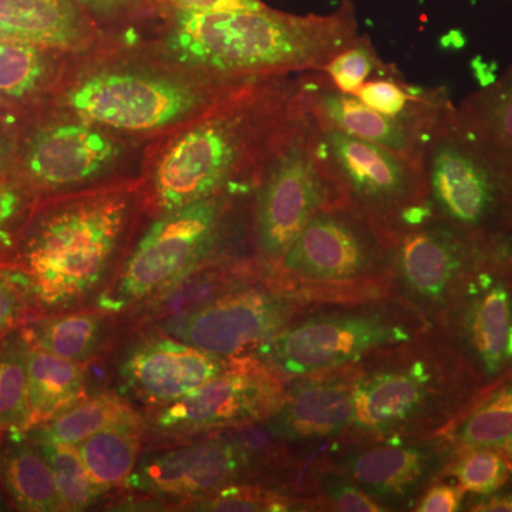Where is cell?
<instances>
[{"label":"cell","instance_id":"bcb514c9","mask_svg":"<svg viewBox=\"0 0 512 512\" xmlns=\"http://www.w3.org/2000/svg\"><path fill=\"white\" fill-rule=\"evenodd\" d=\"M505 453H507L508 458H510L511 466H512V437L507 443L504 444Z\"/></svg>","mask_w":512,"mask_h":512},{"label":"cell","instance_id":"5bb4252c","mask_svg":"<svg viewBox=\"0 0 512 512\" xmlns=\"http://www.w3.org/2000/svg\"><path fill=\"white\" fill-rule=\"evenodd\" d=\"M457 448L443 434L335 440L328 463L350 478L384 511H413L427 487L444 470Z\"/></svg>","mask_w":512,"mask_h":512},{"label":"cell","instance_id":"9a60e30c","mask_svg":"<svg viewBox=\"0 0 512 512\" xmlns=\"http://www.w3.org/2000/svg\"><path fill=\"white\" fill-rule=\"evenodd\" d=\"M284 384L252 357H234L221 375L157 407L148 427L157 439L177 440L258 423L275 412Z\"/></svg>","mask_w":512,"mask_h":512},{"label":"cell","instance_id":"3957f363","mask_svg":"<svg viewBox=\"0 0 512 512\" xmlns=\"http://www.w3.org/2000/svg\"><path fill=\"white\" fill-rule=\"evenodd\" d=\"M170 15L165 60L232 79L323 69L357 37L352 0H343L335 13L325 16H295L265 6Z\"/></svg>","mask_w":512,"mask_h":512},{"label":"cell","instance_id":"8d00e7d4","mask_svg":"<svg viewBox=\"0 0 512 512\" xmlns=\"http://www.w3.org/2000/svg\"><path fill=\"white\" fill-rule=\"evenodd\" d=\"M309 511L383 512L382 505L350 478L329 466L320 474Z\"/></svg>","mask_w":512,"mask_h":512},{"label":"cell","instance_id":"8fae6325","mask_svg":"<svg viewBox=\"0 0 512 512\" xmlns=\"http://www.w3.org/2000/svg\"><path fill=\"white\" fill-rule=\"evenodd\" d=\"M252 207L255 261L268 281L282 256L323 208L343 202L320 160L306 110L259 174Z\"/></svg>","mask_w":512,"mask_h":512},{"label":"cell","instance_id":"8992f818","mask_svg":"<svg viewBox=\"0 0 512 512\" xmlns=\"http://www.w3.org/2000/svg\"><path fill=\"white\" fill-rule=\"evenodd\" d=\"M433 329L397 293L345 301L308 302L295 318L248 353L282 380L355 365L376 350Z\"/></svg>","mask_w":512,"mask_h":512},{"label":"cell","instance_id":"836d02e7","mask_svg":"<svg viewBox=\"0 0 512 512\" xmlns=\"http://www.w3.org/2000/svg\"><path fill=\"white\" fill-rule=\"evenodd\" d=\"M55 474L64 511H84L103 497L87 473L77 444L36 443Z\"/></svg>","mask_w":512,"mask_h":512},{"label":"cell","instance_id":"ab89813d","mask_svg":"<svg viewBox=\"0 0 512 512\" xmlns=\"http://www.w3.org/2000/svg\"><path fill=\"white\" fill-rule=\"evenodd\" d=\"M466 491L447 477H439L420 495L413 511L416 512H454L463 510L466 503Z\"/></svg>","mask_w":512,"mask_h":512},{"label":"cell","instance_id":"30bf717a","mask_svg":"<svg viewBox=\"0 0 512 512\" xmlns=\"http://www.w3.org/2000/svg\"><path fill=\"white\" fill-rule=\"evenodd\" d=\"M313 123L316 150L343 202L394 244L407 228L433 217L424 164Z\"/></svg>","mask_w":512,"mask_h":512},{"label":"cell","instance_id":"6da1fadb","mask_svg":"<svg viewBox=\"0 0 512 512\" xmlns=\"http://www.w3.org/2000/svg\"><path fill=\"white\" fill-rule=\"evenodd\" d=\"M298 80L255 77L183 126L151 173V194L163 212L221 192L254 188L269 158L305 114Z\"/></svg>","mask_w":512,"mask_h":512},{"label":"cell","instance_id":"277c9868","mask_svg":"<svg viewBox=\"0 0 512 512\" xmlns=\"http://www.w3.org/2000/svg\"><path fill=\"white\" fill-rule=\"evenodd\" d=\"M483 393L473 367L431 329L355 363V413L343 440L439 434Z\"/></svg>","mask_w":512,"mask_h":512},{"label":"cell","instance_id":"9c48e42d","mask_svg":"<svg viewBox=\"0 0 512 512\" xmlns=\"http://www.w3.org/2000/svg\"><path fill=\"white\" fill-rule=\"evenodd\" d=\"M239 194L221 192L160 214L96 299L97 309L107 315H120L147 306L207 264L224 238Z\"/></svg>","mask_w":512,"mask_h":512},{"label":"cell","instance_id":"d6a6232c","mask_svg":"<svg viewBox=\"0 0 512 512\" xmlns=\"http://www.w3.org/2000/svg\"><path fill=\"white\" fill-rule=\"evenodd\" d=\"M443 477L456 481L470 497L497 493L512 481L510 458L501 446H477L457 450Z\"/></svg>","mask_w":512,"mask_h":512},{"label":"cell","instance_id":"f1b7e54d","mask_svg":"<svg viewBox=\"0 0 512 512\" xmlns=\"http://www.w3.org/2000/svg\"><path fill=\"white\" fill-rule=\"evenodd\" d=\"M461 123L512 167V64L495 82L456 107Z\"/></svg>","mask_w":512,"mask_h":512},{"label":"cell","instance_id":"83f0119b","mask_svg":"<svg viewBox=\"0 0 512 512\" xmlns=\"http://www.w3.org/2000/svg\"><path fill=\"white\" fill-rule=\"evenodd\" d=\"M146 430L143 419L124 421L77 444L87 473L104 494L126 484L136 470Z\"/></svg>","mask_w":512,"mask_h":512},{"label":"cell","instance_id":"ee69618b","mask_svg":"<svg viewBox=\"0 0 512 512\" xmlns=\"http://www.w3.org/2000/svg\"><path fill=\"white\" fill-rule=\"evenodd\" d=\"M18 136L9 124L0 121V181L10 177L15 164Z\"/></svg>","mask_w":512,"mask_h":512},{"label":"cell","instance_id":"1f68e13d","mask_svg":"<svg viewBox=\"0 0 512 512\" xmlns=\"http://www.w3.org/2000/svg\"><path fill=\"white\" fill-rule=\"evenodd\" d=\"M29 345L20 328L0 338V431H28Z\"/></svg>","mask_w":512,"mask_h":512},{"label":"cell","instance_id":"4dcf8cb0","mask_svg":"<svg viewBox=\"0 0 512 512\" xmlns=\"http://www.w3.org/2000/svg\"><path fill=\"white\" fill-rule=\"evenodd\" d=\"M137 419L141 417L119 394L99 393L25 433L35 443L79 444L107 427Z\"/></svg>","mask_w":512,"mask_h":512},{"label":"cell","instance_id":"f6af8a7d","mask_svg":"<svg viewBox=\"0 0 512 512\" xmlns=\"http://www.w3.org/2000/svg\"><path fill=\"white\" fill-rule=\"evenodd\" d=\"M507 264H508V269H510V274H511V278H512V237L510 238V241H508Z\"/></svg>","mask_w":512,"mask_h":512},{"label":"cell","instance_id":"44dd1931","mask_svg":"<svg viewBox=\"0 0 512 512\" xmlns=\"http://www.w3.org/2000/svg\"><path fill=\"white\" fill-rule=\"evenodd\" d=\"M306 110L319 126L342 131L423 164L426 140L400 121L370 109L355 94L340 92L320 70L298 79Z\"/></svg>","mask_w":512,"mask_h":512},{"label":"cell","instance_id":"b9f144b4","mask_svg":"<svg viewBox=\"0 0 512 512\" xmlns=\"http://www.w3.org/2000/svg\"><path fill=\"white\" fill-rule=\"evenodd\" d=\"M167 12L218 13L264 8L261 0H154Z\"/></svg>","mask_w":512,"mask_h":512},{"label":"cell","instance_id":"d590c367","mask_svg":"<svg viewBox=\"0 0 512 512\" xmlns=\"http://www.w3.org/2000/svg\"><path fill=\"white\" fill-rule=\"evenodd\" d=\"M320 72L336 89L348 94L376 77L399 74L393 64L384 63L367 36H357L345 50L338 53Z\"/></svg>","mask_w":512,"mask_h":512},{"label":"cell","instance_id":"e575fe53","mask_svg":"<svg viewBox=\"0 0 512 512\" xmlns=\"http://www.w3.org/2000/svg\"><path fill=\"white\" fill-rule=\"evenodd\" d=\"M180 505L194 511H302L301 503L292 495L254 481H238L225 485L220 490Z\"/></svg>","mask_w":512,"mask_h":512},{"label":"cell","instance_id":"7dc6e473","mask_svg":"<svg viewBox=\"0 0 512 512\" xmlns=\"http://www.w3.org/2000/svg\"><path fill=\"white\" fill-rule=\"evenodd\" d=\"M3 434L2 431H0V446H2V440H3ZM3 487H2V481H0V507H3L5 505V500H3ZM5 494V493H3Z\"/></svg>","mask_w":512,"mask_h":512},{"label":"cell","instance_id":"ba28073f","mask_svg":"<svg viewBox=\"0 0 512 512\" xmlns=\"http://www.w3.org/2000/svg\"><path fill=\"white\" fill-rule=\"evenodd\" d=\"M434 217L468 234L504 244L512 237V167L457 117L441 121L424 150Z\"/></svg>","mask_w":512,"mask_h":512},{"label":"cell","instance_id":"74e56055","mask_svg":"<svg viewBox=\"0 0 512 512\" xmlns=\"http://www.w3.org/2000/svg\"><path fill=\"white\" fill-rule=\"evenodd\" d=\"M39 200L13 175L0 181V265L9 261L20 232Z\"/></svg>","mask_w":512,"mask_h":512},{"label":"cell","instance_id":"52a82bcc","mask_svg":"<svg viewBox=\"0 0 512 512\" xmlns=\"http://www.w3.org/2000/svg\"><path fill=\"white\" fill-rule=\"evenodd\" d=\"M394 245L362 215L339 202L308 222L268 282L305 302L392 292Z\"/></svg>","mask_w":512,"mask_h":512},{"label":"cell","instance_id":"603a6c76","mask_svg":"<svg viewBox=\"0 0 512 512\" xmlns=\"http://www.w3.org/2000/svg\"><path fill=\"white\" fill-rule=\"evenodd\" d=\"M0 481L5 497L18 511H64L52 467L25 431L3 434Z\"/></svg>","mask_w":512,"mask_h":512},{"label":"cell","instance_id":"7a4b0ae2","mask_svg":"<svg viewBox=\"0 0 512 512\" xmlns=\"http://www.w3.org/2000/svg\"><path fill=\"white\" fill-rule=\"evenodd\" d=\"M134 188H103L37 201L15 249L0 265L30 316L73 311L96 301L136 212Z\"/></svg>","mask_w":512,"mask_h":512},{"label":"cell","instance_id":"60d3db41","mask_svg":"<svg viewBox=\"0 0 512 512\" xmlns=\"http://www.w3.org/2000/svg\"><path fill=\"white\" fill-rule=\"evenodd\" d=\"M29 316L28 303L0 266V338L19 329Z\"/></svg>","mask_w":512,"mask_h":512},{"label":"cell","instance_id":"f35d334b","mask_svg":"<svg viewBox=\"0 0 512 512\" xmlns=\"http://www.w3.org/2000/svg\"><path fill=\"white\" fill-rule=\"evenodd\" d=\"M92 18L99 23H123L140 18L151 12L157 5L154 0H74Z\"/></svg>","mask_w":512,"mask_h":512},{"label":"cell","instance_id":"5b68a950","mask_svg":"<svg viewBox=\"0 0 512 512\" xmlns=\"http://www.w3.org/2000/svg\"><path fill=\"white\" fill-rule=\"evenodd\" d=\"M252 79L201 73L170 60H114L77 74L59 106L113 133H160L198 119Z\"/></svg>","mask_w":512,"mask_h":512},{"label":"cell","instance_id":"7402d4cb","mask_svg":"<svg viewBox=\"0 0 512 512\" xmlns=\"http://www.w3.org/2000/svg\"><path fill=\"white\" fill-rule=\"evenodd\" d=\"M0 39L80 52L93 45L96 28L74 0H0Z\"/></svg>","mask_w":512,"mask_h":512},{"label":"cell","instance_id":"484cf974","mask_svg":"<svg viewBox=\"0 0 512 512\" xmlns=\"http://www.w3.org/2000/svg\"><path fill=\"white\" fill-rule=\"evenodd\" d=\"M87 397L84 365L29 346L30 429L55 419Z\"/></svg>","mask_w":512,"mask_h":512},{"label":"cell","instance_id":"ffe728a7","mask_svg":"<svg viewBox=\"0 0 512 512\" xmlns=\"http://www.w3.org/2000/svg\"><path fill=\"white\" fill-rule=\"evenodd\" d=\"M232 362L234 357L212 355L163 333L128 350L120 377L136 399L157 409L221 375Z\"/></svg>","mask_w":512,"mask_h":512},{"label":"cell","instance_id":"d4e9b609","mask_svg":"<svg viewBox=\"0 0 512 512\" xmlns=\"http://www.w3.org/2000/svg\"><path fill=\"white\" fill-rule=\"evenodd\" d=\"M107 313L59 312L33 315L20 326L32 348L86 365L99 355L107 336Z\"/></svg>","mask_w":512,"mask_h":512},{"label":"cell","instance_id":"e0dca14e","mask_svg":"<svg viewBox=\"0 0 512 512\" xmlns=\"http://www.w3.org/2000/svg\"><path fill=\"white\" fill-rule=\"evenodd\" d=\"M305 303L299 296L261 281L181 318L161 322L160 329L212 355L245 356L284 329Z\"/></svg>","mask_w":512,"mask_h":512},{"label":"cell","instance_id":"7bdbcfd3","mask_svg":"<svg viewBox=\"0 0 512 512\" xmlns=\"http://www.w3.org/2000/svg\"><path fill=\"white\" fill-rule=\"evenodd\" d=\"M463 510L473 512H512V487L501 488L497 493L470 497Z\"/></svg>","mask_w":512,"mask_h":512},{"label":"cell","instance_id":"7c38bea8","mask_svg":"<svg viewBox=\"0 0 512 512\" xmlns=\"http://www.w3.org/2000/svg\"><path fill=\"white\" fill-rule=\"evenodd\" d=\"M128 153L120 134L64 113L18 138L12 175L37 198L70 194L119 173Z\"/></svg>","mask_w":512,"mask_h":512},{"label":"cell","instance_id":"2e32d148","mask_svg":"<svg viewBox=\"0 0 512 512\" xmlns=\"http://www.w3.org/2000/svg\"><path fill=\"white\" fill-rule=\"evenodd\" d=\"M507 247L471 274L440 332L473 367L484 392L512 372V278Z\"/></svg>","mask_w":512,"mask_h":512},{"label":"cell","instance_id":"4fadbf2b","mask_svg":"<svg viewBox=\"0 0 512 512\" xmlns=\"http://www.w3.org/2000/svg\"><path fill=\"white\" fill-rule=\"evenodd\" d=\"M505 245L491 244L433 215L397 238L393 292L440 329L467 279Z\"/></svg>","mask_w":512,"mask_h":512},{"label":"cell","instance_id":"ac0fdd59","mask_svg":"<svg viewBox=\"0 0 512 512\" xmlns=\"http://www.w3.org/2000/svg\"><path fill=\"white\" fill-rule=\"evenodd\" d=\"M254 477V453L237 429H229L153 451L138 461L126 484L148 497L183 504L225 485L254 481Z\"/></svg>","mask_w":512,"mask_h":512},{"label":"cell","instance_id":"d6986e66","mask_svg":"<svg viewBox=\"0 0 512 512\" xmlns=\"http://www.w3.org/2000/svg\"><path fill=\"white\" fill-rule=\"evenodd\" d=\"M355 413V365L285 380L281 402L266 427L278 439L319 444L340 440Z\"/></svg>","mask_w":512,"mask_h":512},{"label":"cell","instance_id":"f546056e","mask_svg":"<svg viewBox=\"0 0 512 512\" xmlns=\"http://www.w3.org/2000/svg\"><path fill=\"white\" fill-rule=\"evenodd\" d=\"M440 434L457 450L501 446L512 437V372L485 390L470 407Z\"/></svg>","mask_w":512,"mask_h":512},{"label":"cell","instance_id":"4316f807","mask_svg":"<svg viewBox=\"0 0 512 512\" xmlns=\"http://www.w3.org/2000/svg\"><path fill=\"white\" fill-rule=\"evenodd\" d=\"M63 52L0 39V103H25L49 92L59 80Z\"/></svg>","mask_w":512,"mask_h":512},{"label":"cell","instance_id":"cb8c5ba5","mask_svg":"<svg viewBox=\"0 0 512 512\" xmlns=\"http://www.w3.org/2000/svg\"><path fill=\"white\" fill-rule=\"evenodd\" d=\"M370 109L400 121L429 143L436 128L454 110L446 89H424L402 80L399 74L376 77L357 90Z\"/></svg>","mask_w":512,"mask_h":512}]
</instances>
